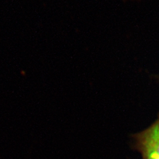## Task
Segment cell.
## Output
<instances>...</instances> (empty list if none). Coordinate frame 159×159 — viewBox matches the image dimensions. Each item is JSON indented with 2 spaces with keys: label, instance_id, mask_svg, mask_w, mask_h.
Listing matches in <instances>:
<instances>
[{
  "label": "cell",
  "instance_id": "1",
  "mask_svg": "<svg viewBox=\"0 0 159 159\" xmlns=\"http://www.w3.org/2000/svg\"><path fill=\"white\" fill-rule=\"evenodd\" d=\"M148 129L154 134L159 136V119Z\"/></svg>",
  "mask_w": 159,
  "mask_h": 159
}]
</instances>
